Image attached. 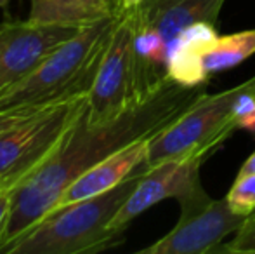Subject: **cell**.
I'll return each instance as SVG.
<instances>
[{"mask_svg":"<svg viewBox=\"0 0 255 254\" xmlns=\"http://www.w3.org/2000/svg\"><path fill=\"white\" fill-rule=\"evenodd\" d=\"M205 92V84L182 85L168 80L144 103L101 124L91 122L85 108L56 152L14 190L0 251L57 207L66 188L82 174L118 150L156 136L181 119Z\"/></svg>","mask_w":255,"mask_h":254,"instance_id":"6da1fadb","label":"cell"},{"mask_svg":"<svg viewBox=\"0 0 255 254\" xmlns=\"http://www.w3.org/2000/svg\"><path fill=\"white\" fill-rule=\"evenodd\" d=\"M146 169L148 164L101 195L54 207L0 253L80 254L115 248L124 242V232L111 230V221L137 187Z\"/></svg>","mask_w":255,"mask_h":254,"instance_id":"7a4b0ae2","label":"cell"},{"mask_svg":"<svg viewBox=\"0 0 255 254\" xmlns=\"http://www.w3.org/2000/svg\"><path fill=\"white\" fill-rule=\"evenodd\" d=\"M120 16L80 28L52 51L30 77L0 96V112L49 108L89 96Z\"/></svg>","mask_w":255,"mask_h":254,"instance_id":"3957f363","label":"cell"},{"mask_svg":"<svg viewBox=\"0 0 255 254\" xmlns=\"http://www.w3.org/2000/svg\"><path fill=\"white\" fill-rule=\"evenodd\" d=\"M87 108V96L49 106L0 134V190H16L61 145Z\"/></svg>","mask_w":255,"mask_h":254,"instance_id":"277c9868","label":"cell"},{"mask_svg":"<svg viewBox=\"0 0 255 254\" xmlns=\"http://www.w3.org/2000/svg\"><path fill=\"white\" fill-rule=\"evenodd\" d=\"M181 206V218L175 227L141 249V254H207L215 253L228 235L236 234L249 216L231 209L228 199H212L200 190Z\"/></svg>","mask_w":255,"mask_h":254,"instance_id":"5b68a950","label":"cell"},{"mask_svg":"<svg viewBox=\"0 0 255 254\" xmlns=\"http://www.w3.org/2000/svg\"><path fill=\"white\" fill-rule=\"evenodd\" d=\"M217 146H200L181 157L167 159L154 166H148L130 193L111 221V230L124 232L132 221L165 199H175L179 204L203 190L200 169L203 162L217 152Z\"/></svg>","mask_w":255,"mask_h":254,"instance_id":"8992f818","label":"cell"},{"mask_svg":"<svg viewBox=\"0 0 255 254\" xmlns=\"http://www.w3.org/2000/svg\"><path fill=\"white\" fill-rule=\"evenodd\" d=\"M132 40L134 9H128L122 12L115 26L94 85L87 96V119L91 122H108L139 105L135 103L132 82Z\"/></svg>","mask_w":255,"mask_h":254,"instance_id":"52a82bcc","label":"cell"},{"mask_svg":"<svg viewBox=\"0 0 255 254\" xmlns=\"http://www.w3.org/2000/svg\"><path fill=\"white\" fill-rule=\"evenodd\" d=\"M80 28L17 21L0 24V96L28 78L44 59Z\"/></svg>","mask_w":255,"mask_h":254,"instance_id":"ba28073f","label":"cell"},{"mask_svg":"<svg viewBox=\"0 0 255 254\" xmlns=\"http://www.w3.org/2000/svg\"><path fill=\"white\" fill-rule=\"evenodd\" d=\"M226 0H142L134 7L135 24L153 30L170 44L182 30L200 21L217 24Z\"/></svg>","mask_w":255,"mask_h":254,"instance_id":"9c48e42d","label":"cell"},{"mask_svg":"<svg viewBox=\"0 0 255 254\" xmlns=\"http://www.w3.org/2000/svg\"><path fill=\"white\" fill-rule=\"evenodd\" d=\"M149 139L132 143V145L118 150L113 155L98 162L92 169L84 173L66 188V192L63 193V199L57 206L101 195V193L120 185L124 180H127L132 173H135L139 167L146 164Z\"/></svg>","mask_w":255,"mask_h":254,"instance_id":"30bf717a","label":"cell"},{"mask_svg":"<svg viewBox=\"0 0 255 254\" xmlns=\"http://www.w3.org/2000/svg\"><path fill=\"white\" fill-rule=\"evenodd\" d=\"M217 24L200 21L182 30L168 44V78L182 85L207 84L203 56L217 40Z\"/></svg>","mask_w":255,"mask_h":254,"instance_id":"8fae6325","label":"cell"},{"mask_svg":"<svg viewBox=\"0 0 255 254\" xmlns=\"http://www.w3.org/2000/svg\"><path fill=\"white\" fill-rule=\"evenodd\" d=\"M30 21L84 28L124 12L122 0H30Z\"/></svg>","mask_w":255,"mask_h":254,"instance_id":"7c38bea8","label":"cell"},{"mask_svg":"<svg viewBox=\"0 0 255 254\" xmlns=\"http://www.w3.org/2000/svg\"><path fill=\"white\" fill-rule=\"evenodd\" d=\"M252 54H255V30H243L226 37H217L203 56L205 73L210 77L235 68Z\"/></svg>","mask_w":255,"mask_h":254,"instance_id":"4fadbf2b","label":"cell"},{"mask_svg":"<svg viewBox=\"0 0 255 254\" xmlns=\"http://www.w3.org/2000/svg\"><path fill=\"white\" fill-rule=\"evenodd\" d=\"M235 213L250 216L255 213V173L247 176H236L235 185L226 195Z\"/></svg>","mask_w":255,"mask_h":254,"instance_id":"5bb4252c","label":"cell"},{"mask_svg":"<svg viewBox=\"0 0 255 254\" xmlns=\"http://www.w3.org/2000/svg\"><path fill=\"white\" fill-rule=\"evenodd\" d=\"M215 253L228 254H255V213L250 214L245 223L235 234L233 241L226 246H219Z\"/></svg>","mask_w":255,"mask_h":254,"instance_id":"9a60e30c","label":"cell"},{"mask_svg":"<svg viewBox=\"0 0 255 254\" xmlns=\"http://www.w3.org/2000/svg\"><path fill=\"white\" fill-rule=\"evenodd\" d=\"M44 108H19V110H5L0 112V134L5 132L7 129L17 126L23 120L30 119L31 115H35L37 112H40Z\"/></svg>","mask_w":255,"mask_h":254,"instance_id":"2e32d148","label":"cell"},{"mask_svg":"<svg viewBox=\"0 0 255 254\" xmlns=\"http://www.w3.org/2000/svg\"><path fill=\"white\" fill-rule=\"evenodd\" d=\"M14 190H0V244L3 241L7 223H9L10 211H12Z\"/></svg>","mask_w":255,"mask_h":254,"instance_id":"e0dca14e","label":"cell"},{"mask_svg":"<svg viewBox=\"0 0 255 254\" xmlns=\"http://www.w3.org/2000/svg\"><path fill=\"white\" fill-rule=\"evenodd\" d=\"M254 173H255V152L243 162V166L240 167L238 176H247V174H254Z\"/></svg>","mask_w":255,"mask_h":254,"instance_id":"ac0fdd59","label":"cell"},{"mask_svg":"<svg viewBox=\"0 0 255 254\" xmlns=\"http://www.w3.org/2000/svg\"><path fill=\"white\" fill-rule=\"evenodd\" d=\"M141 2H142V0H122V7H124V10H128V9H134V7H137Z\"/></svg>","mask_w":255,"mask_h":254,"instance_id":"d6986e66","label":"cell"},{"mask_svg":"<svg viewBox=\"0 0 255 254\" xmlns=\"http://www.w3.org/2000/svg\"><path fill=\"white\" fill-rule=\"evenodd\" d=\"M7 3H10V0H0V9L7 7Z\"/></svg>","mask_w":255,"mask_h":254,"instance_id":"ffe728a7","label":"cell"}]
</instances>
